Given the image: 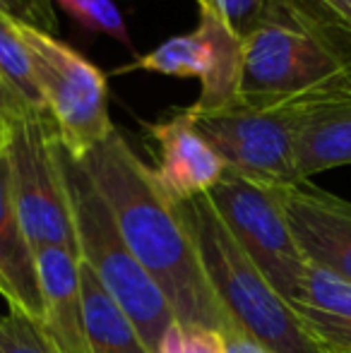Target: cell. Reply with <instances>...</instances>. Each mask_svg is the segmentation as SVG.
<instances>
[{
	"instance_id": "1",
	"label": "cell",
	"mask_w": 351,
	"mask_h": 353,
	"mask_svg": "<svg viewBox=\"0 0 351 353\" xmlns=\"http://www.w3.org/2000/svg\"><path fill=\"white\" fill-rule=\"evenodd\" d=\"M80 163L106 202L128 250L169 301L178 325L212 332L234 327L207 281L178 205L130 142L113 130Z\"/></svg>"
},
{
	"instance_id": "2",
	"label": "cell",
	"mask_w": 351,
	"mask_h": 353,
	"mask_svg": "<svg viewBox=\"0 0 351 353\" xmlns=\"http://www.w3.org/2000/svg\"><path fill=\"white\" fill-rule=\"evenodd\" d=\"M351 92V39L284 0H270L243 41L241 94L248 99H320Z\"/></svg>"
},
{
	"instance_id": "3",
	"label": "cell",
	"mask_w": 351,
	"mask_h": 353,
	"mask_svg": "<svg viewBox=\"0 0 351 353\" xmlns=\"http://www.w3.org/2000/svg\"><path fill=\"white\" fill-rule=\"evenodd\" d=\"M205 276L229 320L272 353H320L294 307L241 250L207 195L176 202Z\"/></svg>"
},
{
	"instance_id": "4",
	"label": "cell",
	"mask_w": 351,
	"mask_h": 353,
	"mask_svg": "<svg viewBox=\"0 0 351 353\" xmlns=\"http://www.w3.org/2000/svg\"><path fill=\"white\" fill-rule=\"evenodd\" d=\"M61 163L75 221L77 260L97 276L108 298L126 312L150 353H159L161 339L176 322L169 301L145 272V267L128 250L106 202L89 181L82 163L63 147Z\"/></svg>"
},
{
	"instance_id": "5",
	"label": "cell",
	"mask_w": 351,
	"mask_h": 353,
	"mask_svg": "<svg viewBox=\"0 0 351 353\" xmlns=\"http://www.w3.org/2000/svg\"><path fill=\"white\" fill-rule=\"evenodd\" d=\"M323 99V97H320ZM318 99L239 97L214 111H192L197 132L219 154L226 171L263 185H296V137L305 108Z\"/></svg>"
},
{
	"instance_id": "6",
	"label": "cell",
	"mask_w": 351,
	"mask_h": 353,
	"mask_svg": "<svg viewBox=\"0 0 351 353\" xmlns=\"http://www.w3.org/2000/svg\"><path fill=\"white\" fill-rule=\"evenodd\" d=\"M3 147L10 159L14 207L32 250L61 248L77 257L70 195L51 118L27 113L5 121Z\"/></svg>"
},
{
	"instance_id": "7",
	"label": "cell",
	"mask_w": 351,
	"mask_h": 353,
	"mask_svg": "<svg viewBox=\"0 0 351 353\" xmlns=\"http://www.w3.org/2000/svg\"><path fill=\"white\" fill-rule=\"evenodd\" d=\"M17 29L58 142L80 161L116 130L108 116L106 74L53 34L19 22Z\"/></svg>"
},
{
	"instance_id": "8",
	"label": "cell",
	"mask_w": 351,
	"mask_h": 353,
	"mask_svg": "<svg viewBox=\"0 0 351 353\" xmlns=\"http://www.w3.org/2000/svg\"><path fill=\"white\" fill-rule=\"evenodd\" d=\"M207 200L241 250L291 305L303 286L308 262L291 233L281 205V188L263 185L226 171L207 192Z\"/></svg>"
},
{
	"instance_id": "9",
	"label": "cell",
	"mask_w": 351,
	"mask_h": 353,
	"mask_svg": "<svg viewBox=\"0 0 351 353\" xmlns=\"http://www.w3.org/2000/svg\"><path fill=\"white\" fill-rule=\"evenodd\" d=\"M200 22L190 34L171 37L150 53L135 58L116 72H154L166 77L200 79V99L192 111H214L229 106L241 94L243 39L221 19L212 5L197 3Z\"/></svg>"
},
{
	"instance_id": "10",
	"label": "cell",
	"mask_w": 351,
	"mask_h": 353,
	"mask_svg": "<svg viewBox=\"0 0 351 353\" xmlns=\"http://www.w3.org/2000/svg\"><path fill=\"white\" fill-rule=\"evenodd\" d=\"M281 205L305 262L351 283V202L303 181L281 188Z\"/></svg>"
},
{
	"instance_id": "11",
	"label": "cell",
	"mask_w": 351,
	"mask_h": 353,
	"mask_svg": "<svg viewBox=\"0 0 351 353\" xmlns=\"http://www.w3.org/2000/svg\"><path fill=\"white\" fill-rule=\"evenodd\" d=\"M147 130L159 147L154 173L174 202L207 195L224 178V161L197 132L188 108H181L166 121L150 123Z\"/></svg>"
},
{
	"instance_id": "12",
	"label": "cell",
	"mask_w": 351,
	"mask_h": 353,
	"mask_svg": "<svg viewBox=\"0 0 351 353\" xmlns=\"http://www.w3.org/2000/svg\"><path fill=\"white\" fill-rule=\"evenodd\" d=\"M0 296L12 310H22L34 320H43L37 252L32 250L19 223L5 147H0Z\"/></svg>"
},
{
	"instance_id": "13",
	"label": "cell",
	"mask_w": 351,
	"mask_h": 353,
	"mask_svg": "<svg viewBox=\"0 0 351 353\" xmlns=\"http://www.w3.org/2000/svg\"><path fill=\"white\" fill-rule=\"evenodd\" d=\"M43 327L58 353H92L80 301V260L61 248L37 252Z\"/></svg>"
},
{
	"instance_id": "14",
	"label": "cell",
	"mask_w": 351,
	"mask_h": 353,
	"mask_svg": "<svg viewBox=\"0 0 351 353\" xmlns=\"http://www.w3.org/2000/svg\"><path fill=\"white\" fill-rule=\"evenodd\" d=\"M296 317L320 353H351V283L308 262L294 303Z\"/></svg>"
},
{
	"instance_id": "15",
	"label": "cell",
	"mask_w": 351,
	"mask_h": 353,
	"mask_svg": "<svg viewBox=\"0 0 351 353\" xmlns=\"http://www.w3.org/2000/svg\"><path fill=\"white\" fill-rule=\"evenodd\" d=\"M339 166H351V92L310 103L296 137V176L301 183Z\"/></svg>"
},
{
	"instance_id": "16",
	"label": "cell",
	"mask_w": 351,
	"mask_h": 353,
	"mask_svg": "<svg viewBox=\"0 0 351 353\" xmlns=\"http://www.w3.org/2000/svg\"><path fill=\"white\" fill-rule=\"evenodd\" d=\"M82 320L92 353H150L128 315L108 298L97 276L80 262Z\"/></svg>"
},
{
	"instance_id": "17",
	"label": "cell",
	"mask_w": 351,
	"mask_h": 353,
	"mask_svg": "<svg viewBox=\"0 0 351 353\" xmlns=\"http://www.w3.org/2000/svg\"><path fill=\"white\" fill-rule=\"evenodd\" d=\"M0 84L8 89L24 113L48 116L17 22L5 17L3 12H0Z\"/></svg>"
},
{
	"instance_id": "18",
	"label": "cell",
	"mask_w": 351,
	"mask_h": 353,
	"mask_svg": "<svg viewBox=\"0 0 351 353\" xmlns=\"http://www.w3.org/2000/svg\"><path fill=\"white\" fill-rule=\"evenodd\" d=\"M0 353H58L41 320L12 310L0 315Z\"/></svg>"
},
{
	"instance_id": "19",
	"label": "cell",
	"mask_w": 351,
	"mask_h": 353,
	"mask_svg": "<svg viewBox=\"0 0 351 353\" xmlns=\"http://www.w3.org/2000/svg\"><path fill=\"white\" fill-rule=\"evenodd\" d=\"M82 29L92 34H103L130 46L126 19L113 0H56Z\"/></svg>"
},
{
	"instance_id": "20",
	"label": "cell",
	"mask_w": 351,
	"mask_h": 353,
	"mask_svg": "<svg viewBox=\"0 0 351 353\" xmlns=\"http://www.w3.org/2000/svg\"><path fill=\"white\" fill-rule=\"evenodd\" d=\"M159 353H224V346L219 332L174 322L161 339Z\"/></svg>"
},
{
	"instance_id": "21",
	"label": "cell",
	"mask_w": 351,
	"mask_h": 353,
	"mask_svg": "<svg viewBox=\"0 0 351 353\" xmlns=\"http://www.w3.org/2000/svg\"><path fill=\"white\" fill-rule=\"evenodd\" d=\"M296 12L351 39V0H284Z\"/></svg>"
},
{
	"instance_id": "22",
	"label": "cell",
	"mask_w": 351,
	"mask_h": 353,
	"mask_svg": "<svg viewBox=\"0 0 351 353\" xmlns=\"http://www.w3.org/2000/svg\"><path fill=\"white\" fill-rule=\"evenodd\" d=\"M195 3L212 5L221 14V19L245 41V37L263 19L270 0H195Z\"/></svg>"
},
{
	"instance_id": "23",
	"label": "cell",
	"mask_w": 351,
	"mask_h": 353,
	"mask_svg": "<svg viewBox=\"0 0 351 353\" xmlns=\"http://www.w3.org/2000/svg\"><path fill=\"white\" fill-rule=\"evenodd\" d=\"M0 12L12 22L32 24V27H39L48 34L56 27L48 0H0Z\"/></svg>"
},
{
	"instance_id": "24",
	"label": "cell",
	"mask_w": 351,
	"mask_h": 353,
	"mask_svg": "<svg viewBox=\"0 0 351 353\" xmlns=\"http://www.w3.org/2000/svg\"><path fill=\"white\" fill-rule=\"evenodd\" d=\"M221 334V346L224 353H272L270 349H265L260 341H255L253 336H248L243 330L239 327H229V330L219 332Z\"/></svg>"
},
{
	"instance_id": "25",
	"label": "cell",
	"mask_w": 351,
	"mask_h": 353,
	"mask_svg": "<svg viewBox=\"0 0 351 353\" xmlns=\"http://www.w3.org/2000/svg\"><path fill=\"white\" fill-rule=\"evenodd\" d=\"M17 116H27V113L19 108V103L14 101V99L10 97L8 89L0 84V118H3V121H10V118H17Z\"/></svg>"
},
{
	"instance_id": "26",
	"label": "cell",
	"mask_w": 351,
	"mask_h": 353,
	"mask_svg": "<svg viewBox=\"0 0 351 353\" xmlns=\"http://www.w3.org/2000/svg\"><path fill=\"white\" fill-rule=\"evenodd\" d=\"M3 142H5V121L0 118V147H3Z\"/></svg>"
}]
</instances>
